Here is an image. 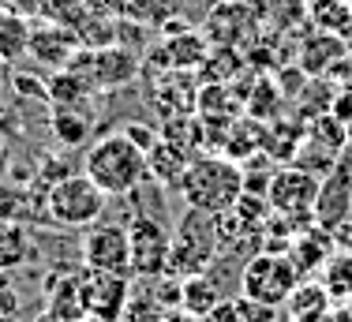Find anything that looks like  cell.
Returning a JSON list of instances; mask_svg holds the SVG:
<instances>
[{"mask_svg":"<svg viewBox=\"0 0 352 322\" xmlns=\"http://www.w3.org/2000/svg\"><path fill=\"white\" fill-rule=\"evenodd\" d=\"M333 311V296L322 285V277H304L296 292L285 300V315L289 322H322Z\"/></svg>","mask_w":352,"mask_h":322,"instance_id":"cell-13","label":"cell"},{"mask_svg":"<svg viewBox=\"0 0 352 322\" xmlns=\"http://www.w3.org/2000/svg\"><path fill=\"white\" fill-rule=\"evenodd\" d=\"M322 285L330 289L333 303H352V251L333 255L322 270Z\"/></svg>","mask_w":352,"mask_h":322,"instance_id":"cell-26","label":"cell"},{"mask_svg":"<svg viewBox=\"0 0 352 322\" xmlns=\"http://www.w3.org/2000/svg\"><path fill=\"white\" fill-rule=\"evenodd\" d=\"M12 90L19 98H30V101H49V83L38 79V75H27V72L12 75Z\"/></svg>","mask_w":352,"mask_h":322,"instance_id":"cell-33","label":"cell"},{"mask_svg":"<svg viewBox=\"0 0 352 322\" xmlns=\"http://www.w3.org/2000/svg\"><path fill=\"white\" fill-rule=\"evenodd\" d=\"M326 322H352V303H333V311L326 315Z\"/></svg>","mask_w":352,"mask_h":322,"instance_id":"cell-36","label":"cell"},{"mask_svg":"<svg viewBox=\"0 0 352 322\" xmlns=\"http://www.w3.org/2000/svg\"><path fill=\"white\" fill-rule=\"evenodd\" d=\"M94 128V109L75 105V109H53V131L64 147H82Z\"/></svg>","mask_w":352,"mask_h":322,"instance_id":"cell-20","label":"cell"},{"mask_svg":"<svg viewBox=\"0 0 352 322\" xmlns=\"http://www.w3.org/2000/svg\"><path fill=\"white\" fill-rule=\"evenodd\" d=\"M165 315H169V308L157 300V292H135L128 296V308H124V322H162Z\"/></svg>","mask_w":352,"mask_h":322,"instance_id":"cell-31","label":"cell"},{"mask_svg":"<svg viewBox=\"0 0 352 322\" xmlns=\"http://www.w3.org/2000/svg\"><path fill=\"white\" fill-rule=\"evenodd\" d=\"M38 259L34 236L15 217H0V274H15V270L30 266Z\"/></svg>","mask_w":352,"mask_h":322,"instance_id":"cell-14","label":"cell"},{"mask_svg":"<svg viewBox=\"0 0 352 322\" xmlns=\"http://www.w3.org/2000/svg\"><path fill=\"white\" fill-rule=\"evenodd\" d=\"M82 266L102 270V274H124L131 277V244H128V225L98 222L82 236Z\"/></svg>","mask_w":352,"mask_h":322,"instance_id":"cell-9","label":"cell"},{"mask_svg":"<svg viewBox=\"0 0 352 322\" xmlns=\"http://www.w3.org/2000/svg\"><path fill=\"white\" fill-rule=\"evenodd\" d=\"M79 45L82 49H109L116 45V19H98V15L87 12V19L79 23Z\"/></svg>","mask_w":352,"mask_h":322,"instance_id":"cell-30","label":"cell"},{"mask_svg":"<svg viewBox=\"0 0 352 322\" xmlns=\"http://www.w3.org/2000/svg\"><path fill=\"white\" fill-rule=\"evenodd\" d=\"M139 75V53L124 45L94 49V64H90V83L94 90H120Z\"/></svg>","mask_w":352,"mask_h":322,"instance_id":"cell-12","label":"cell"},{"mask_svg":"<svg viewBox=\"0 0 352 322\" xmlns=\"http://www.w3.org/2000/svg\"><path fill=\"white\" fill-rule=\"evenodd\" d=\"M176 12H180L176 0H124L120 19L142 23V27H150V30H162L169 19H176Z\"/></svg>","mask_w":352,"mask_h":322,"instance_id":"cell-25","label":"cell"},{"mask_svg":"<svg viewBox=\"0 0 352 322\" xmlns=\"http://www.w3.org/2000/svg\"><path fill=\"white\" fill-rule=\"evenodd\" d=\"M188 165H191L188 150L173 147V142H165V139H157L154 147L146 150V173H150V180L165 184V188H176Z\"/></svg>","mask_w":352,"mask_h":322,"instance_id":"cell-16","label":"cell"},{"mask_svg":"<svg viewBox=\"0 0 352 322\" xmlns=\"http://www.w3.org/2000/svg\"><path fill=\"white\" fill-rule=\"evenodd\" d=\"M162 53L165 61H169L176 72H191V67L206 64V56H210V45H206V38L199 30H180V34H169V38L162 41Z\"/></svg>","mask_w":352,"mask_h":322,"instance_id":"cell-17","label":"cell"},{"mask_svg":"<svg viewBox=\"0 0 352 322\" xmlns=\"http://www.w3.org/2000/svg\"><path fill=\"white\" fill-rule=\"evenodd\" d=\"M315 30L338 34V38H352V4L349 0H311L307 8Z\"/></svg>","mask_w":352,"mask_h":322,"instance_id":"cell-23","label":"cell"},{"mask_svg":"<svg viewBox=\"0 0 352 322\" xmlns=\"http://www.w3.org/2000/svg\"><path fill=\"white\" fill-rule=\"evenodd\" d=\"M221 303V289L210 281V274H195L184 277V292H180V308L191 311V315H210V311Z\"/></svg>","mask_w":352,"mask_h":322,"instance_id":"cell-24","label":"cell"},{"mask_svg":"<svg viewBox=\"0 0 352 322\" xmlns=\"http://www.w3.org/2000/svg\"><path fill=\"white\" fill-rule=\"evenodd\" d=\"M30 30L34 27H30L27 15H15L8 8H0V61H8V64L23 61L30 49Z\"/></svg>","mask_w":352,"mask_h":322,"instance_id":"cell-19","label":"cell"},{"mask_svg":"<svg viewBox=\"0 0 352 322\" xmlns=\"http://www.w3.org/2000/svg\"><path fill=\"white\" fill-rule=\"evenodd\" d=\"M300 281L304 274L289 259V251H258L240 270V296H248L251 303H266V308H285V300L296 292Z\"/></svg>","mask_w":352,"mask_h":322,"instance_id":"cell-3","label":"cell"},{"mask_svg":"<svg viewBox=\"0 0 352 322\" xmlns=\"http://www.w3.org/2000/svg\"><path fill=\"white\" fill-rule=\"evenodd\" d=\"M75 49H79V34H75V30L53 27V23H41V27L30 30L27 56L38 67H53V72H60V67H68V61L75 56Z\"/></svg>","mask_w":352,"mask_h":322,"instance_id":"cell-11","label":"cell"},{"mask_svg":"<svg viewBox=\"0 0 352 322\" xmlns=\"http://www.w3.org/2000/svg\"><path fill=\"white\" fill-rule=\"evenodd\" d=\"M90 94H94V87H90L82 75L68 72V67H60V72L49 79V105L53 109H75V105H90Z\"/></svg>","mask_w":352,"mask_h":322,"instance_id":"cell-21","label":"cell"},{"mask_svg":"<svg viewBox=\"0 0 352 322\" xmlns=\"http://www.w3.org/2000/svg\"><path fill=\"white\" fill-rule=\"evenodd\" d=\"M12 64H8V61H0V83H12Z\"/></svg>","mask_w":352,"mask_h":322,"instance_id":"cell-38","label":"cell"},{"mask_svg":"<svg viewBox=\"0 0 352 322\" xmlns=\"http://www.w3.org/2000/svg\"><path fill=\"white\" fill-rule=\"evenodd\" d=\"M162 322H206L203 315H191V311H184V308H176V311H169Z\"/></svg>","mask_w":352,"mask_h":322,"instance_id":"cell-37","label":"cell"},{"mask_svg":"<svg viewBox=\"0 0 352 322\" xmlns=\"http://www.w3.org/2000/svg\"><path fill=\"white\" fill-rule=\"evenodd\" d=\"M322 322H326V319H322Z\"/></svg>","mask_w":352,"mask_h":322,"instance_id":"cell-41","label":"cell"},{"mask_svg":"<svg viewBox=\"0 0 352 322\" xmlns=\"http://www.w3.org/2000/svg\"><path fill=\"white\" fill-rule=\"evenodd\" d=\"M304 139V131H300V124H289V120H278V124H270L266 128V139H263V147L270 150V158H281V161H289L292 154H296V142Z\"/></svg>","mask_w":352,"mask_h":322,"instance_id":"cell-29","label":"cell"},{"mask_svg":"<svg viewBox=\"0 0 352 322\" xmlns=\"http://www.w3.org/2000/svg\"><path fill=\"white\" fill-rule=\"evenodd\" d=\"M87 4L90 15H98V19H120L124 15V0H82Z\"/></svg>","mask_w":352,"mask_h":322,"instance_id":"cell-34","label":"cell"},{"mask_svg":"<svg viewBox=\"0 0 352 322\" xmlns=\"http://www.w3.org/2000/svg\"><path fill=\"white\" fill-rule=\"evenodd\" d=\"M352 222V169L349 161H338L318 184L315 199V225L326 233H338L341 225Z\"/></svg>","mask_w":352,"mask_h":322,"instance_id":"cell-10","label":"cell"},{"mask_svg":"<svg viewBox=\"0 0 352 322\" xmlns=\"http://www.w3.org/2000/svg\"><path fill=\"white\" fill-rule=\"evenodd\" d=\"M131 277L124 274H102V270H79V289H82V308L87 319L94 322H124V308L131 296Z\"/></svg>","mask_w":352,"mask_h":322,"instance_id":"cell-8","label":"cell"},{"mask_svg":"<svg viewBox=\"0 0 352 322\" xmlns=\"http://www.w3.org/2000/svg\"><path fill=\"white\" fill-rule=\"evenodd\" d=\"M128 244H131V277H139V281H157V277L169 274L173 233L162 217L135 214L128 222Z\"/></svg>","mask_w":352,"mask_h":322,"instance_id":"cell-7","label":"cell"},{"mask_svg":"<svg viewBox=\"0 0 352 322\" xmlns=\"http://www.w3.org/2000/svg\"><path fill=\"white\" fill-rule=\"evenodd\" d=\"M184 206L199 210V214H225L240 202L244 195V165L225 154H199L191 158V165L184 169L180 184Z\"/></svg>","mask_w":352,"mask_h":322,"instance_id":"cell-1","label":"cell"},{"mask_svg":"<svg viewBox=\"0 0 352 322\" xmlns=\"http://www.w3.org/2000/svg\"><path fill=\"white\" fill-rule=\"evenodd\" d=\"M38 19L41 23H53V27L79 30V23L87 19V4H82V0H41Z\"/></svg>","mask_w":352,"mask_h":322,"instance_id":"cell-28","label":"cell"},{"mask_svg":"<svg viewBox=\"0 0 352 322\" xmlns=\"http://www.w3.org/2000/svg\"><path fill=\"white\" fill-rule=\"evenodd\" d=\"M109 206V195L90 180L87 173H72L64 180L49 184L45 195V210H49V222L64 225V228H90L102 222Z\"/></svg>","mask_w":352,"mask_h":322,"instance_id":"cell-4","label":"cell"},{"mask_svg":"<svg viewBox=\"0 0 352 322\" xmlns=\"http://www.w3.org/2000/svg\"><path fill=\"white\" fill-rule=\"evenodd\" d=\"M157 135H162V139H165V142H173V147H180V150H188V154H191V158H199V154H195V150H199V142H203V139H206V131H203V124H199V120H195V116H173V120H169V124H165V128H162V131H157Z\"/></svg>","mask_w":352,"mask_h":322,"instance_id":"cell-27","label":"cell"},{"mask_svg":"<svg viewBox=\"0 0 352 322\" xmlns=\"http://www.w3.org/2000/svg\"><path fill=\"white\" fill-rule=\"evenodd\" d=\"M322 176H315L304 165H285L278 173H270V188H266V202L274 214L296 222V228L315 225V199Z\"/></svg>","mask_w":352,"mask_h":322,"instance_id":"cell-6","label":"cell"},{"mask_svg":"<svg viewBox=\"0 0 352 322\" xmlns=\"http://www.w3.org/2000/svg\"><path fill=\"white\" fill-rule=\"evenodd\" d=\"M217 222L214 214H199V210H188L184 222L176 225L173 233V255H169V274L173 277H195L206 274L210 262L217 255Z\"/></svg>","mask_w":352,"mask_h":322,"instance_id":"cell-5","label":"cell"},{"mask_svg":"<svg viewBox=\"0 0 352 322\" xmlns=\"http://www.w3.org/2000/svg\"><path fill=\"white\" fill-rule=\"evenodd\" d=\"M49 315L60 322H82L87 308H82V289H79V274H64L60 281L49 289Z\"/></svg>","mask_w":352,"mask_h":322,"instance_id":"cell-18","label":"cell"},{"mask_svg":"<svg viewBox=\"0 0 352 322\" xmlns=\"http://www.w3.org/2000/svg\"><path fill=\"white\" fill-rule=\"evenodd\" d=\"M345 53V41L338 38V34H326V30H318L311 34V38L300 45V72H326V64L330 61H338V56Z\"/></svg>","mask_w":352,"mask_h":322,"instance_id":"cell-22","label":"cell"},{"mask_svg":"<svg viewBox=\"0 0 352 322\" xmlns=\"http://www.w3.org/2000/svg\"><path fill=\"white\" fill-rule=\"evenodd\" d=\"M349 4H352V0H349Z\"/></svg>","mask_w":352,"mask_h":322,"instance_id":"cell-40","label":"cell"},{"mask_svg":"<svg viewBox=\"0 0 352 322\" xmlns=\"http://www.w3.org/2000/svg\"><path fill=\"white\" fill-rule=\"evenodd\" d=\"M82 173H87L109 199L131 195V191H139L142 180L150 176L146 173V150H139L124 131L102 135V139L90 142L87 154H82Z\"/></svg>","mask_w":352,"mask_h":322,"instance_id":"cell-2","label":"cell"},{"mask_svg":"<svg viewBox=\"0 0 352 322\" xmlns=\"http://www.w3.org/2000/svg\"><path fill=\"white\" fill-rule=\"evenodd\" d=\"M23 315V292L12 274H0V322H15Z\"/></svg>","mask_w":352,"mask_h":322,"instance_id":"cell-32","label":"cell"},{"mask_svg":"<svg viewBox=\"0 0 352 322\" xmlns=\"http://www.w3.org/2000/svg\"><path fill=\"white\" fill-rule=\"evenodd\" d=\"M30 322H60V319H53L49 311H41V315H38V319H30Z\"/></svg>","mask_w":352,"mask_h":322,"instance_id":"cell-39","label":"cell"},{"mask_svg":"<svg viewBox=\"0 0 352 322\" xmlns=\"http://www.w3.org/2000/svg\"><path fill=\"white\" fill-rule=\"evenodd\" d=\"M124 135H128L131 142H135L139 150H150L154 147L157 139H162V135H154V131H146V128H139V120H128V128H124Z\"/></svg>","mask_w":352,"mask_h":322,"instance_id":"cell-35","label":"cell"},{"mask_svg":"<svg viewBox=\"0 0 352 322\" xmlns=\"http://www.w3.org/2000/svg\"><path fill=\"white\" fill-rule=\"evenodd\" d=\"M330 236H333V233H326V228H318V225H307V228H300V233H296L289 259L300 266V274H304V277H307V274H322V270H326L330 251H333Z\"/></svg>","mask_w":352,"mask_h":322,"instance_id":"cell-15","label":"cell"}]
</instances>
